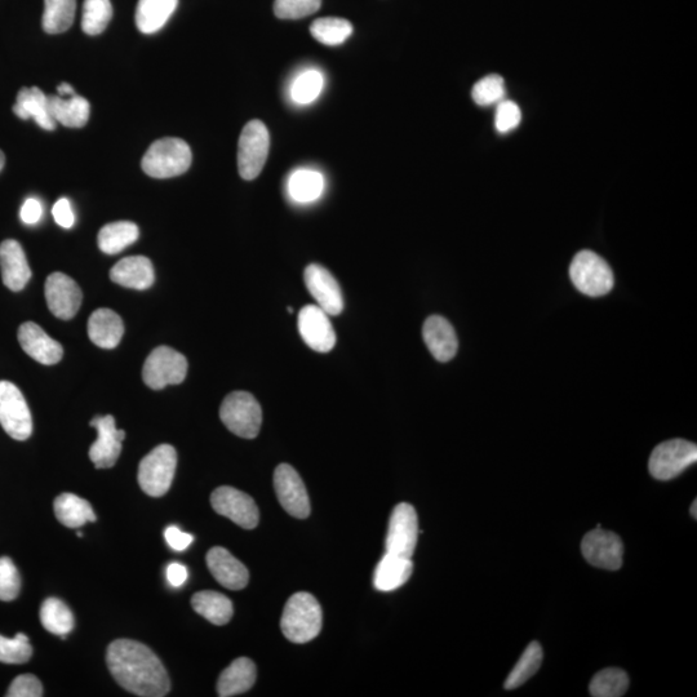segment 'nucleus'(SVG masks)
I'll list each match as a JSON object with an SVG mask.
<instances>
[{
	"label": "nucleus",
	"instance_id": "9d476101",
	"mask_svg": "<svg viewBox=\"0 0 697 697\" xmlns=\"http://www.w3.org/2000/svg\"><path fill=\"white\" fill-rule=\"evenodd\" d=\"M0 425L11 438L26 441L33 433V417L24 395L10 381H0Z\"/></svg>",
	"mask_w": 697,
	"mask_h": 697
},
{
	"label": "nucleus",
	"instance_id": "864d4df0",
	"mask_svg": "<svg viewBox=\"0 0 697 697\" xmlns=\"http://www.w3.org/2000/svg\"><path fill=\"white\" fill-rule=\"evenodd\" d=\"M691 516L697 519V500H694V504L691 505Z\"/></svg>",
	"mask_w": 697,
	"mask_h": 697
},
{
	"label": "nucleus",
	"instance_id": "a18cd8bd",
	"mask_svg": "<svg viewBox=\"0 0 697 697\" xmlns=\"http://www.w3.org/2000/svg\"><path fill=\"white\" fill-rule=\"evenodd\" d=\"M522 121V113L516 102L503 100L497 104L495 127L500 133L516 130Z\"/></svg>",
	"mask_w": 697,
	"mask_h": 697
},
{
	"label": "nucleus",
	"instance_id": "aec40b11",
	"mask_svg": "<svg viewBox=\"0 0 697 697\" xmlns=\"http://www.w3.org/2000/svg\"><path fill=\"white\" fill-rule=\"evenodd\" d=\"M207 566L217 583L230 590L246 588L250 574L247 567L239 562L229 550L216 546L207 554Z\"/></svg>",
	"mask_w": 697,
	"mask_h": 697
},
{
	"label": "nucleus",
	"instance_id": "58836bf2",
	"mask_svg": "<svg viewBox=\"0 0 697 697\" xmlns=\"http://www.w3.org/2000/svg\"><path fill=\"white\" fill-rule=\"evenodd\" d=\"M113 17L110 0H84L82 29L88 35H99L108 28Z\"/></svg>",
	"mask_w": 697,
	"mask_h": 697
},
{
	"label": "nucleus",
	"instance_id": "e433bc0d",
	"mask_svg": "<svg viewBox=\"0 0 697 697\" xmlns=\"http://www.w3.org/2000/svg\"><path fill=\"white\" fill-rule=\"evenodd\" d=\"M310 33L324 46H340L353 34V25L339 17H323L313 22Z\"/></svg>",
	"mask_w": 697,
	"mask_h": 697
},
{
	"label": "nucleus",
	"instance_id": "8fccbe9b",
	"mask_svg": "<svg viewBox=\"0 0 697 697\" xmlns=\"http://www.w3.org/2000/svg\"><path fill=\"white\" fill-rule=\"evenodd\" d=\"M43 207L41 202L35 198L26 199L25 203L21 207V220L24 221L26 225H35L39 223L42 219Z\"/></svg>",
	"mask_w": 697,
	"mask_h": 697
},
{
	"label": "nucleus",
	"instance_id": "9b49d317",
	"mask_svg": "<svg viewBox=\"0 0 697 697\" xmlns=\"http://www.w3.org/2000/svg\"><path fill=\"white\" fill-rule=\"evenodd\" d=\"M419 534V519L414 506L407 503L398 504L389 521L386 553L412 558Z\"/></svg>",
	"mask_w": 697,
	"mask_h": 697
},
{
	"label": "nucleus",
	"instance_id": "79ce46f5",
	"mask_svg": "<svg viewBox=\"0 0 697 697\" xmlns=\"http://www.w3.org/2000/svg\"><path fill=\"white\" fill-rule=\"evenodd\" d=\"M322 0H275L274 13L278 19L299 20L321 10Z\"/></svg>",
	"mask_w": 697,
	"mask_h": 697
},
{
	"label": "nucleus",
	"instance_id": "cd10ccee",
	"mask_svg": "<svg viewBox=\"0 0 697 697\" xmlns=\"http://www.w3.org/2000/svg\"><path fill=\"white\" fill-rule=\"evenodd\" d=\"M414 571V563L411 558L394 556L386 553L376 567L374 584L381 592H392L401 588L410 579Z\"/></svg>",
	"mask_w": 697,
	"mask_h": 697
},
{
	"label": "nucleus",
	"instance_id": "c9c22d12",
	"mask_svg": "<svg viewBox=\"0 0 697 697\" xmlns=\"http://www.w3.org/2000/svg\"><path fill=\"white\" fill-rule=\"evenodd\" d=\"M324 180L321 173L313 170H299L288 181V192L296 202L310 203L321 197Z\"/></svg>",
	"mask_w": 697,
	"mask_h": 697
},
{
	"label": "nucleus",
	"instance_id": "a878e982",
	"mask_svg": "<svg viewBox=\"0 0 697 697\" xmlns=\"http://www.w3.org/2000/svg\"><path fill=\"white\" fill-rule=\"evenodd\" d=\"M48 110L56 123L69 128H82L90 119L91 106L82 96H47Z\"/></svg>",
	"mask_w": 697,
	"mask_h": 697
},
{
	"label": "nucleus",
	"instance_id": "412c9836",
	"mask_svg": "<svg viewBox=\"0 0 697 697\" xmlns=\"http://www.w3.org/2000/svg\"><path fill=\"white\" fill-rule=\"evenodd\" d=\"M423 337L429 352L438 362H450L455 358L459 341L455 328L441 315H432L426 319L423 327Z\"/></svg>",
	"mask_w": 697,
	"mask_h": 697
},
{
	"label": "nucleus",
	"instance_id": "b1692460",
	"mask_svg": "<svg viewBox=\"0 0 697 697\" xmlns=\"http://www.w3.org/2000/svg\"><path fill=\"white\" fill-rule=\"evenodd\" d=\"M124 334L122 318L113 310L99 309L88 321V336L93 344L102 349H114L121 343Z\"/></svg>",
	"mask_w": 697,
	"mask_h": 697
},
{
	"label": "nucleus",
	"instance_id": "49530a36",
	"mask_svg": "<svg viewBox=\"0 0 697 697\" xmlns=\"http://www.w3.org/2000/svg\"><path fill=\"white\" fill-rule=\"evenodd\" d=\"M7 697H41L43 686L41 681L33 674H22L11 683Z\"/></svg>",
	"mask_w": 697,
	"mask_h": 697
},
{
	"label": "nucleus",
	"instance_id": "603ef678",
	"mask_svg": "<svg viewBox=\"0 0 697 697\" xmlns=\"http://www.w3.org/2000/svg\"><path fill=\"white\" fill-rule=\"evenodd\" d=\"M57 91H59V95L61 97H66V96H74V90L73 87L70 86L68 83H62L60 84L59 87H57Z\"/></svg>",
	"mask_w": 697,
	"mask_h": 697
},
{
	"label": "nucleus",
	"instance_id": "3c124183",
	"mask_svg": "<svg viewBox=\"0 0 697 697\" xmlns=\"http://www.w3.org/2000/svg\"><path fill=\"white\" fill-rule=\"evenodd\" d=\"M167 580L173 588H180L188 580V570L181 563H171L167 568Z\"/></svg>",
	"mask_w": 697,
	"mask_h": 697
},
{
	"label": "nucleus",
	"instance_id": "a19ab883",
	"mask_svg": "<svg viewBox=\"0 0 697 697\" xmlns=\"http://www.w3.org/2000/svg\"><path fill=\"white\" fill-rule=\"evenodd\" d=\"M472 96L475 104L490 106L499 104L505 97V83L500 75L492 74L474 84Z\"/></svg>",
	"mask_w": 697,
	"mask_h": 697
},
{
	"label": "nucleus",
	"instance_id": "09e8293b",
	"mask_svg": "<svg viewBox=\"0 0 697 697\" xmlns=\"http://www.w3.org/2000/svg\"><path fill=\"white\" fill-rule=\"evenodd\" d=\"M164 537H166L167 544L173 550H177V552L188 549L194 541L193 535L186 534V532L181 531L176 526L167 527V530L164 531Z\"/></svg>",
	"mask_w": 697,
	"mask_h": 697
},
{
	"label": "nucleus",
	"instance_id": "f257e3e1",
	"mask_svg": "<svg viewBox=\"0 0 697 697\" xmlns=\"http://www.w3.org/2000/svg\"><path fill=\"white\" fill-rule=\"evenodd\" d=\"M106 663L124 690L141 697H163L171 690L162 661L148 646L132 639H117L108 648Z\"/></svg>",
	"mask_w": 697,
	"mask_h": 697
},
{
	"label": "nucleus",
	"instance_id": "c85d7f7f",
	"mask_svg": "<svg viewBox=\"0 0 697 697\" xmlns=\"http://www.w3.org/2000/svg\"><path fill=\"white\" fill-rule=\"evenodd\" d=\"M179 6V0H139L136 10L137 29L154 34L164 28Z\"/></svg>",
	"mask_w": 697,
	"mask_h": 697
},
{
	"label": "nucleus",
	"instance_id": "37998d69",
	"mask_svg": "<svg viewBox=\"0 0 697 697\" xmlns=\"http://www.w3.org/2000/svg\"><path fill=\"white\" fill-rule=\"evenodd\" d=\"M323 88L322 74L317 70L306 71L296 79L292 87L293 100L299 104H310L317 99Z\"/></svg>",
	"mask_w": 697,
	"mask_h": 697
},
{
	"label": "nucleus",
	"instance_id": "7ed1b4c3",
	"mask_svg": "<svg viewBox=\"0 0 697 697\" xmlns=\"http://www.w3.org/2000/svg\"><path fill=\"white\" fill-rule=\"evenodd\" d=\"M193 154L184 140L175 137L157 140L142 158V170L154 179L184 175L192 166Z\"/></svg>",
	"mask_w": 697,
	"mask_h": 697
},
{
	"label": "nucleus",
	"instance_id": "4c0bfd02",
	"mask_svg": "<svg viewBox=\"0 0 697 697\" xmlns=\"http://www.w3.org/2000/svg\"><path fill=\"white\" fill-rule=\"evenodd\" d=\"M628 688V674L621 669L608 668L594 676L590 682L589 692L594 697H620L625 695Z\"/></svg>",
	"mask_w": 697,
	"mask_h": 697
},
{
	"label": "nucleus",
	"instance_id": "bb28decb",
	"mask_svg": "<svg viewBox=\"0 0 697 697\" xmlns=\"http://www.w3.org/2000/svg\"><path fill=\"white\" fill-rule=\"evenodd\" d=\"M256 682V667L247 657H239L221 673L217 682V694L230 697L251 690Z\"/></svg>",
	"mask_w": 697,
	"mask_h": 697
},
{
	"label": "nucleus",
	"instance_id": "0eeeda50",
	"mask_svg": "<svg viewBox=\"0 0 697 697\" xmlns=\"http://www.w3.org/2000/svg\"><path fill=\"white\" fill-rule=\"evenodd\" d=\"M270 136L261 121L253 119L243 128L238 144V170L242 179L251 181L260 175L268 159Z\"/></svg>",
	"mask_w": 697,
	"mask_h": 697
},
{
	"label": "nucleus",
	"instance_id": "f03ea898",
	"mask_svg": "<svg viewBox=\"0 0 697 697\" xmlns=\"http://www.w3.org/2000/svg\"><path fill=\"white\" fill-rule=\"evenodd\" d=\"M322 608L309 593H296L284 607L281 629L293 643H306L319 636L322 629Z\"/></svg>",
	"mask_w": 697,
	"mask_h": 697
},
{
	"label": "nucleus",
	"instance_id": "473e14b6",
	"mask_svg": "<svg viewBox=\"0 0 697 697\" xmlns=\"http://www.w3.org/2000/svg\"><path fill=\"white\" fill-rule=\"evenodd\" d=\"M41 621L44 629L61 638L68 636L75 625L73 612L59 598H48L43 602Z\"/></svg>",
	"mask_w": 697,
	"mask_h": 697
},
{
	"label": "nucleus",
	"instance_id": "c03bdc74",
	"mask_svg": "<svg viewBox=\"0 0 697 697\" xmlns=\"http://www.w3.org/2000/svg\"><path fill=\"white\" fill-rule=\"evenodd\" d=\"M21 576L11 558H0V601L11 602L19 597Z\"/></svg>",
	"mask_w": 697,
	"mask_h": 697
},
{
	"label": "nucleus",
	"instance_id": "423d86ee",
	"mask_svg": "<svg viewBox=\"0 0 697 697\" xmlns=\"http://www.w3.org/2000/svg\"><path fill=\"white\" fill-rule=\"evenodd\" d=\"M177 466V452L171 445L155 447L141 460L139 485L146 495L161 497L170 490Z\"/></svg>",
	"mask_w": 697,
	"mask_h": 697
},
{
	"label": "nucleus",
	"instance_id": "ea45409f",
	"mask_svg": "<svg viewBox=\"0 0 697 697\" xmlns=\"http://www.w3.org/2000/svg\"><path fill=\"white\" fill-rule=\"evenodd\" d=\"M31 656H33V647L26 634L19 633L13 638L0 636V663L25 664Z\"/></svg>",
	"mask_w": 697,
	"mask_h": 697
},
{
	"label": "nucleus",
	"instance_id": "6e6552de",
	"mask_svg": "<svg viewBox=\"0 0 697 697\" xmlns=\"http://www.w3.org/2000/svg\"><path fill=\"white\" fill-rule=\"evenodd\" d=\"M697 461L695 443L685 439H672L661 443L652 451L648 470L659 481H670L678 477Z\"/></svg>",
	"mask_w": 697,
	"mask_h": 697
},
{
	"label": "nucleus",
	"instance_id": "f8f14e48",
	"mask_svg": "<svg viewBox=\"0 0 697 697\" xmlns=\"http://www.w3.org/2000/svg\"><path fill=\"white\" fill-rule=\"evenodd\" d=\"M588 532L581 541V553L590 565L602 570L617 571L623 566L624 545L615 532L602 530Z\"/></svg>",
	"mask_w": 697,
	"mask_h": 697
},
{
	"label": "nucleus",
	"instance_id": "f3484780",
	"mask_svg": "<svg viewBox=\"0 0 697 697\" xmlns=\"http://www.w3.org/2000/svg\"><path fill=\"white\" fill-rule=\"evenodd\" d=\"M304 279L310 295L330 317L343 313L344 299L340 284L322 265L312 264L305 269Z\"/></svg>",
	"mask_w": 697,
	"mask_h": 697
},
{
	"label": "nucleus",
	"instance_id": "2f4dec72",
	"mask_svg": "<svg viewBox=\"0 0 697 697\" xmlns=\"http://www.w3.org/2000/svg\"><path fill=\"white\" fill-rule=\"evenodd\" d=\"M140 237V230L131 221H118L105 225L100 230L97 242L100 250L106 255H117L135 243Z\"/></svg>",
	"mask_w": 697,
	"mask_h": 697
},
{
	"label": "nucleus",
	"instance_id": "f704fd0d",
	"mask_svg": "<svg viewBox=\"0 0 697 697\" xmlns=\"http://www.w3.org/2000/svg\"><path fill=\"white\" fill-rule=\"evenodd\" d=\"M544 652L539 642H532L523 652L516 667L510 672L509 677L505 679V690H516V688L525 685L528 679L535 676L543 664Z\"/></svg>",
	"mask_w": 697,
	"mask_h": 697
},
{
	"label": "nucleus",
	"instance_id": "5fc2aeb1",
	"mask_svg": "<svg viewBox=\"0 0 697 697\" xmlns=\"http://www.w3.org/2000/svg\"><path fill=\"white\" fill-rule=\"evenodd\" d=\"M4 164H6V157H4L2 150H0V171L3 170Z\"/></svg>",
	"mask_w": 697,
	"mask_h": 697
},
{
	"label": "nucleus",
	"instance_id": "4be33fe9",
	"mask_svg": "<svg viewBox=\"0 0 697 697\" xmlns=\"http://www.w3.org/2000/svg\"><path fill=\"white\" fill-rule=\"evenodd\" d=\"M0 270L6 287L15 292L24 290L30 281L31 270L19 242L8 239L0 244Z\"/></svg>",
	"mask_w": 697,
	"mask_h": 697
},
{
	"label": "nucleus",
	"instance_id": "ddd939ff",
	"mask_svg": "<svg viewBox=\"0 0 697 697\" xmlns=\"http://www.w3.org/2000/svg\"><path fill=\"white\" fill-rule=\"evenodd\" d=\"M211 504L217 514L229 518L239 527L253 530L259 525L260 513L255 501L233 487L223 486L213 491Z\"/></svg>",
	"mask_w": 697,
	"mask_h": 697
},
{
	"label": "nucleus",
	"instance_id": "5701e85b",
	"mask_svg": "<svg viewBox=\"0 0 697 697\" xmlns=\"http://www.w3.org/2000/svg\"><path fill=\"white\" fill-rule=\"evenodd\" d=\"M110 278L119 286L144 291L153 286L155 274L152 261L145 256H130L110 270Z\"/></svg>",
	"mask_w": 697,
	"mask_h": 697
},
{
	"label": "nucleus",
	"instance_id": "393cba45",
	"mask_svg": "<svg viewBox=\"0 0 697 697\" xmlns=\"http://www.w3.org/2000/svg\"><path fill=\"white\" fill-rule=\"evenodd\" d=\"M13 113L24 121L34 119L43 130L53 131L56 128L57 123L53 121L48 110L47 96L38 87L22 88L13 106Z\"/></svg>",
	"mask_w": 697,
	"mask_h": 697
},
{
	"label": "nucleus",
	"instance_id": "7c9ffc66",
	"mask_svg": "<svg viewBox=\"0 0 697 697\" xmlns=\"http://www.w3.org/2000/svg\"><path fill=\"white\" fill-rule=\"evenodd\" d=\"M55 514L61 525L78 528L96 522V514L87 500L74 494H62L55 500Z\"/></svg>",
	"mask_w": 697,
	"mask_h": 697
},
{
	"label": "nucleus",
	"instance_id": "6ab92c4d",
	"mask_svg": "<svg viewBox=\"0 0 697 697\" xmlns=\"http://www.w3.org/2000/svg\"><path fill=\"white\" fill-rule=\"evenodd\" d=\"M19 343L29 357L46 366L59 363L64 355L60 343L51 339L38 324L26 322L19 328Z\"/></svg>",
	"mask_w": 697,
	"mask_h": 697
},
{
	"label": "nucleus",
	"instance_id": "4468645a",
	"mask_svg": "<svg viewBox=\"0 0 697 697\" xmlns=\"http://www.w3.org/2000/svg\"><path fill=\"white\" fill-rule=\"evenodd\" d=\"M274 488L279 503L288 514L300 519L310 516L308 492L303 479L291 465L281 464L275 469Z\"/></svg>",
	"mask_w": 697,
	"mask_h": 697
},
{
	"label": "nucleus",
	"instance_id": "1a4fd4ad",
	"mask_svg": "<svg viewBox=\"0 0 697 697\" xmlns=\"http://www.w3.org/2000/svg\"><path fill=\"white\" fill-rule=\"evenodd\" d=\"M188 374V361L184 355L168 346H159L146 358L142 379L154 390L167 385L181 384Z\"/></svg>",
	"mask_w": 697,
	"mask_h": 697
},
{
	"label": "nucleus",
	"instance_id": "20e7f679",
	"mask_svg": "<svg viewBox=\"0 0 697 697\" xmlns=\"http://www.w3.org/2000/svg\"><path fill=\"white\" fill-rule=\"evenodd\" d=\"M570 277L577 291L589 297L607 295L614 288L610 265L593 251L577 253L570 266Z\"/></svg>",
	"mask_w": 697,
	"mask_h": 697
},
{
	"label": "nucleus",
	"instance_id": "39448f33",
	"mask_svg": "<svg viewBox=\"0 0 697 697\" xmlns=\"http://www.w3.org/2000/svg\"><path fill=\"white\" fill-rule=\"evenodd\" d=\"M220 419L238 437L253 439L260 433L263 411L256 398L247 392H234L224 399Z\"/></svg>",
	"mask_w": 697,
	"mask_h": 697
},
{
	"label": "nucleus",
	"instance_id": "dca6fc26",
	"mask_svg": "<svg viewBox=\"0 0 697 697\" xmlns=\"http://www.w3.org/2000/svg\"><path fill=\"white\" fill-rule=\"evenodd\" d=\"M91 426L97 430V441L90 448V459L97 469L113 468L122 452L126 438L124 430L117 429L112 415L96 416Z\"/></svg>",
	"mask_w": 697,
	"mask_h": 697
},
{
	"label": "nucleus",
	"instance_id": "72a5a7b5",
	"mask_svg": "<svg viewBox=\"0 0 697 697\" xmlns=\"http://www.w3.org/2000/svg\"><path fill=\"white\" fill-rule=\"evenodd\" d=\"M77 11V0H44L43 29L48 34H61L71 28Z\"/></svg>",
	"mask_w": 697,
	"mask_h": 697
},
{
	"label": "nucleus",
	"instance_id": "c756f323",
	"mask_svg": "<svg viewBox=\"0 0 697 697\" xmlns=\"http://www.w3.org/2000/svg\"><path fill=\"white\" fill-rule=\"evenodd\" d=\"M192 606L197 614L219 627L228 624L234 614L232 601L224 594L212 590L194 594Z\"/></svg>",
	"mask_w": 697,
	"mask_h": 697
},
{
	"label": "nucleus",
	"instance_id": "2eb2a0df",
	"mask_svg": "<svg viewBox=\"0 0 697 697\" xmlns=\"http://www.w3.org/2000/svg\"><path fill=\"white\" fill-rule=\"evenodd\" d=\"M304 343L314 352L328 353L335 348L336 334L328 315L318 305H306L297 319Z\"/></svg>",
	"mask_w": 697,
	"mask_h": 697
},
{
	"label": "nucleus",
	"instance_id": "de8ad7c7",
	"mask_svg": "<svg viewBox=\"0 0 697 697\" xmlns=\"http://www.w3.org/2000/svg\"><path fill=\"white\" fill-rule=\"evenodd\" d=\"M52 215L55 217L56 223L59 224L61 228H73V225L75 224V215L73 208H71L69 199H59V201L55 203V206H53Z\"/></svg>",
	"mask_w": 697,
	"mask_h": 697
},
{
	"label": "nucleus",
	"instance_id": "a211bd4d",
	"mask_svg": "<svg viewBox=\"0 0 697 697\" xmlns=\"http://www.w3.org/2000/svg\"><path fill=\"white\" fill-rule=\"evenodd\" d=\"M46 301L55 317L69 321L79 312L82 305V291L68 275L53 273L47 278Z\"/></svg>",
	"mask_w": 697,
	"mask_h": 697
}]
</instances>
